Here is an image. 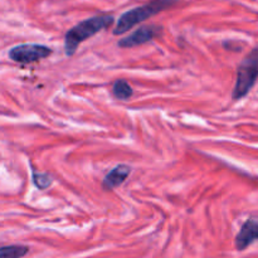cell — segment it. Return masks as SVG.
Returning <instances> with one entry per match:
<instances>
[{"instance_id":"cell-1","label":"cell","mask_w":258,"mask_h":258,"mask_svg":"<svg viewBox=\"0 0 258 258\" xmlns=\"http://www.w3.org/2000/svg\"><path fill=\"white\" fill-rule=\"evenodd\" d=\"M115 22L112 15H96V17L88 18L82 20L75 27L71 28L64 35V53L66 55L71 57L77 52L78 47L85 40L90 39L97 33L107 29Z\"/></svg>"},{"instance_id":"cell-3","label":"cell","mask_w":258,"mask_h":258,"mask_svg":"<svg viewBox=\"0 0 258 258\" xmlns=\"http://www.w3.org/2000/svg\"><path fill=\"white\" fill-rule=\"evenodd\" d=\"M258 80V48L252 49L246 55L237 70V80L234 85L232 98L238 101L248 95L249 91Z\"/></svg>"},{"instance_id":"cell-6","label":"cell","mask_w":258,"mask_h":258,"mask_svg":"<svg viewBox=\"0 0 258 258\" xmlns=\"http://www.w3.org/2000/svg\"><path fill=\"white\" fill-rule=\"evenodd\" d=\"M256 241H258V221L248 219V221L244 222L241 231L237 234L236 248L238 251H243Z\"/></svg>"},{"instance_id":"cell-7","label":"cell","mask_w":258,"mask_h":258,"mask_svg":"<svg viewBox=\"0 0 258 258\" xmlns=\"http://www.w3.org/2000/svg\"><path fill=\"white\" fill-rule=\"evenodd\" d=\"M131 174V168L125 164L115 166L102 180V188L105 190H113L117 186L122 185Z\"/></svg>"},{"instance_id":"cell-10","label":"cell","mask_w":258,"mask_h":258,"mask_svg":"<svg viewBox=\"0 0 258 258\" xmlns=\"http://www.w3.org/2000/svg\"><path fill=\"white\" fill-rule=\"evenodd\" d=\"M33 183H34V185L38 189L43 190V189H47L48 186L52 185L53 179L47 173H37V171H33Z\"/></svg>"},{"instance_id":"cell-2","label":"cell","mask_w":258,"mask_h":258,"mask_svg":"<svg viewBox=\"0 0 258 258\" xmlns=\"http://www.w3.org/2000/svg\"><path fill=\"white\" fill-rule=\"evenodd\" d=\"M176 2L178 0H151L148 4L140 5V7H136L134 9L127 10V12H125L118 18L112 33L115 35L125 34L131 28L145 22L146 19L159 14L163 10L168 9L171 5L175 4Z\"/></svg>"},{"instance_id":"cell-4","label":"cell","mask_w":258,"mask_h":258,"mask_svg":"<svg viewBox=\"0 0 258 258\" xmlns=\"http://www.w3.org/2000/svg\"><path fill=\"white\" fill-rule=\"evenodd\" d=\"M53 53L52 48L44 44H19L9 50V58L17 63H34L38 60L45 59Z\"/></svg>"},{"instance_id":"cell-8","label":"cell","mask_w":258,"mask_h":258,"mask_svg":"<svg viewBox=\"0 0 258 258\" xmlns=\"http://www.w3.org/2000/svg\"><path fill=\"white\" fill-rule=\"evenodd\" d=\"M112 95L115 96L117 100H128L131 96L134 95V90L127 81L125 80H117L113 82L112 85Z\"/></svg>"},{"instance_id":"cell-9","label":"cell","mask_w":258,"mask_h":258,"mask_svg":"<svg viewBox=\"0 0 258 258\" xmlns=\"http://www.w3.org/2000/svg\"><path fill=\"white\" fill-rule=\"evenodd\" d=\"M29 252V247L22 244L0 247V258H23Z\"/></svg>"},{"instance_id":"cell-5","label":"cell","mask_w":258,"mask_h":258,"mask_svg":"<svg viewBox=\"0 0 258 258\" xmlns=\"http://www.w3.org/2000/svg\"><path fill=\"white\" fill-rule=\"evenodd\" d=\"M163 34V27L158 24H149L139 27L135 32L128 34L127 37L121 38L117 42L120 48H134L138 45H143L145 43L151 42L155 38L160 37Z\"/></svg>"}]
</instances>
